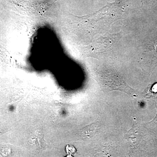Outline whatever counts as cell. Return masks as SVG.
<instances>
[{"label": "cell", "mask_w": 157, "mask_h": 157, "mask_svg": "<svg viewBox=\"0 0 157 157\" xmlns=\"http://www.w3.org/2000/svg\"><path fill=\"white\" fill-rule=\"evenodd\" d=\"M128 2L129 0H116L113 2H107L103 8L91 14L93 23L95 25L98 23V26L99 21H101V26H103L105 21L107 25L109 26L122 15Z\"/></svg>", "instance_id": "obj_1"}, {"label": "cell", "mask_w": 157, "mask_h": 157, "mask_svg": "<svg viewBox=\"0 0 157 157\" xmlns=\"http://www.w3.org/2000/svg\"><path fill=\"white\" fill-rule=\"evenodd\" d=\"M101 78L105 87L110 90H118L129 95L134 94V90L117 73L113 72H106L102 75Z\"/></svg>", "instance_id": "obj_2"}, {"label": "cell", "mask_w": 157, "mask_h": 157, "mask_svg": "<svg viewBox=\"0 0 157 157\" xmlns=\"http://www.w3.org/2000/svg\"><path fill=\"white\" fill-rule=\"evenodd\" d=\"M154 121H155V122L157 123V114L156 117L155 118Z\"/></svg>", "instance_id": "obj_3"}]
</instances>
